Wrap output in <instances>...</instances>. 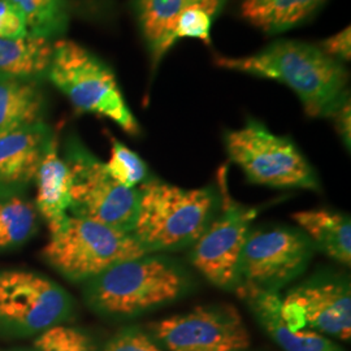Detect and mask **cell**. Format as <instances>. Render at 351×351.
<instances>
[{
    "mask_svg": "<svg viewBox=\"0 0 351 351\" xmlns=\"http://www.w3.org/2000/svg\"><path fill=\"white\" fill-rule=\"evenodd\" d=\"M71 294L49 277L23 269L0 271V329L33 336L62 326L73 315Z\"/></svg>",
    "mask_w": 351,
    "mask_h": 351,
    "instance_id": "obj_9",
    "label": "cell"
},
{
    "mask_svg": "<svg viewBox=\"0 0 351 351\" xmlns=\"http://www.w3.org/2000/svg\"><path fill=\"white\" fill-rule=\"evenodd\" d=\"M219 203L220 195L213 186L185 189L147 180L139 186L133 234L147 254L186 249L211 223Z\"/></svg>",
    "mask_w": 351,
    "mask_h": 351,
    "instance_id": "obj_3",
    "label": "cell"
},
{
    "mask_svg": "<svg viewBox=\"0 0 351 351\" xmlns=\"http://www.w3.org/2000/svg\"><path fill=\"white\" fill-rule=\"evenodd\" d=\"M47 75L77 111L110 119L132 137L141 134L112 71L81 45L65 39L52 45Z\"/></svg>",
    "mask_w": 351,
    "mask_h": 351,
    "instance_id": "obj_4",
    "label": "cell"
},
{
    "mask_svg": "<svg viewBox=\"0 0 351 351\" xmlns=\"http://www.w3.org/2000/svg\"><path fill=\"white\" fill-rule=\"evenodd\" d=\"M213 62L224 69L284 84L298 97L306 114L315 119L329 117L349 93L343 64L306 42L278 40L252 55L217 56Z\"/></svg>",
    "mask_w": 351,
    "mask_h": 351,
    "instance_id": "obj_1",
    "label": "cell"
},
{
    "mask_svg": "<svg viewBox=\"0 0 351 351\" xmlns=\"http://www.w3.org/2000/svg\"><path fill=\"white\" fill-rule=\"evenodd\" d=\"M7 351H29V350H7Z\"/></svg>",
    "mask_w": 351,
    "mask_h": 351,
    "instance_id": "obj_30",
    "label": "cell"
},
{
    "mask_svg": "<svg viewBox=\"0 0 351 351\" xmlns=\"http://www.w3.org/2000/svg\"><path fill=\"white\" fill-rule=\"evenodd\" d=\"M152 333L168 351H246L251 343L239 310L228 303L167 317L152 324Z\"/></svg>",
    "mask_w": 351,
    "mask_h": 351,
    "instance_id": "obj_12",
    "label": "cell"
},
{
    "mask_svg": "<svg viewBox=\"0 0 351 351\" xmlns=\"http://www.w3.org/2000/svg\"><path fill=\"white\" fill-rule=\"evenodd\" d=\"M216 14L207 8L195 5L182 13L176 21L171 40L175 45L177 40L193 38L204 42L206 45L211 43V27Z\"/></svg>",
    "mask_w": 351,
    "mask_h": 351,
    "instance_id": "obj_25",
    "label": "cell"
},
{
    "mask_svg": "<svg viewBox=\"0 0 351 351\" xmlns=\"http://www.w3.org/2000/svg\"><path fill=\"white\" fill-rule=\"evenodd\" d=\"M258 324L282 351H345L333 339L310 329H291L281 315L280 293L251 288L234 289Z\"/></svg>",
    "mask_w": 351,
    "mask_h": 351,
    "instance_id": "obj_14",
    "label": "cell"
},
{
    "mask_svg": "<svg viewBox=\"0 0 351 351\" xmlns=\"http://www.w3.org/2000/svg\"><path fill=\"white\" fill-rule=\"evenodd\" d=\"M34 181L37 184L36 208L49 224L52 233L69 216L72 189V175L68 164L59 154L56 134L43 155Z\"/></svg>",
    "mask_w": 351,
    "mask_h": 351,
    "instance_id": "obj_16",
    "label": "cell"
},
{
    "mask_svg": "<svg viewBox=\"0 0 351 351\" xmlns=\"http://www.w3.org/2000/svg\"><path fill=\"white\" fill-rule=\"evenodd\" d=\"M224 145L229 160L254 185L320 190L314 167L297 145L272 133L261 121L249 119L241 129L226 132Z\"/></svg>",
    "mask_w": 351,
    "mask_h": 351,
    "instance_id": "obj_6",
    "label": "cell"
},
{
    "mask_svg": "<svg viewBox=\"0 0 351 351\" xmlns=\"http://www.w3.org/2000/svg\"><path fill=\"white\" fill-rule=\"evenodd\" d=\"M333 119L336 130L339 137L342 139L345 147L350 150L351 146V110H350V95L349 93L339 101L335 111L329 116Z\"/></svg>",
    "mask_w": 351,
    "mask_h": 351,
    "instance_id": "obj_29",
    "label": "cell"
},
{
    "mask_svg": "<svg viewBox=\"0 0 351 351\" xmlns=\"http://www.w3.org/2000/svg\"><path fill=\"white\" fill-rule=\"evenodd\" d=\"M108 175L125 188L137 189L149 178V167L137 152L111 137V158L106 163Z\"/></svg>",
    "mask_w": 351,
    "mask_h": 351,
    "instance_id": "obj_23",
    "label": "cell"
},
{
    "mask_svg": "<svg viewBox=\"0 0 351 351\" xmlns=\"http://www.w3.org/2000/svg\"><path fill=\"white\" fill-rule=\"evenodd\" d=\"M145 254L133 233L71 215L42 250L46 263L75 284H85L113 264Z\"/></svg>",
    "mask_w": 351,
    "mask_h": 351,
    "instance_id": "obj_5",
    "label": "cell"
},
{
    "mask_svg": "<svg viewBox=\"0 0 351 351\" xmlns=\"http://www.w3.org/2000/svg\"><path fill=\"white\" fill-rule=\"evenodd\" d=\"M52 45L45 38H0V73L36 80L47 73Z\"/></svg>",
    "mask_w": 351,
    "mask_h": 351,
    "instance_id": "obj_20",
    "label": "cell"
},
{
    "mask_svg": "<svg viewBox=\"0 0 351 351\" xmlns=\"http://www.w3.org/2000/svg\"><path fill=\"white\" fill-rule=\"evenodd\" d=\"M36 351H97L93 339L73 326H55L42 332L34 342Z\"/></svg>",
    "mask_w": 351,
    "mask_h": 351,
    "instance_id": "obj_24",
    "label": "cell"
},
{
    "mask_svg": "<svg viewBox=\"0 0 351 351\" xmlns=\"http://www.w3.org/2000/svg\"><path fill=\"white\" fill-rule=\"evenodd\" d=\"M64 160L72 175L69 215L133 233L138 213L139 188L116 182L94 154L71 137Z\"/></svg>",
    "mask_w": 351,
    "mask_h": 351,
    "instance_id": "obj_7",
    "label": "cell"
},
{
    "mask_svg": "<svg viewBox=\"0 0 351 351\" xmlns=\"http://www.w3.org/2000/svg\"><path fill=\"white\" fill-rule=\"evenodd\" d=\"M319 49L329 58L342 62H350L351 58V32L350 26L342 29L337 34L326 38L320 45Z\"/></svg>",
    "mask_w": 351,
    "mask_h": 351,
    "instance_id": "obj_28",
    "label": "cell"
},
{
    "mask_svg": "<svg viewBox=\"0 0 351 351\" xmlns=\"http://www.w3.org/2000/svg\"><path fill=\"white\" fill-rule=\"evenodd\" d=\"M226 0H137L136 12L141 33L150 52L154 66L172 49L171 36L178 17L191 7L201 5L216 16Z\"/></svg>",
    "mask_w": 351,
    "mask_h": 351,
    "instance_id": "obj_15",
    "label": "cell"
},
{
    "mask_svg": "<svg viewBox=\"0 0 351 351\" xmlns=\"http://www.w3.org/2000/svg\"><path fill=\"white\" fill-rule=\"evenodd\" d=\"M37 208L19 195L0 198V251L23 246L37 232Z\"/></svg>",
    "mask_w": 351,
    "mask_h": 351,
    "instance_id": "obj_21",
    "label": "cell"
},
{
    "mask_svg": "<svg viewBox=\"0 0 351 351\" xmlns=\"http://www.w3.org/2000/svg\"><path fill=\"white\" fill-rule=\"evenodd\" d=\"M21 13L29 37L50 38L63 34L68 25L66 0H8Z\"/></svg>",
    "mask_w": 351,
    "mask_h": 351,
    "instance_id": "obj_22",
    "label": "cell"
},
{
    "mask_svg": "<svg viewBox=\"0 0 351 351\" xmlns=\"http://www.w3.org/2000/svg\"><path fill=\"white\" fill-rule=\"evenodd\" d=\"M45 97L37 82L0 73V134L43 121Z\"/></svg>",
    "mask_w": 351,
    "mask_h": 351,
    "instance_id": "obj_18",
    "label": "cell"
},
{
    "mask_svg": "<svg viewBox=\"0 0 351 351\" xmlns=\"http://www.w3.org/2000/svg\"><path fill=\"white\" fill-rule=\"evenodd\" d=\"M326 0H245L242 17L268 34L287 32L313 16Z\"/></svg>",
    "mask_w": 351,
    "mask_h": 351,
    "instance_id": "obj_19",
    "label": "cell"
},
{
    "mask_svg": "<svg viewBox=\"0 0 351 351\" xmlns=\"http://www.w3.org/2000/svg\"><path fill=\"white\" fill-rule=\"evenodd\" d=\"M103 351H163V349L138 328H125L106 343Z\"/></svg>",
    "mask_w": 351,
    "mask_h": 351,
    "instance_id": "obj_26",
    "label": "cell"
},
{
    "mask_svg": "<svg viewBox=\"0 0 351 351\" xmlns=\"http://www.w3.org/2000/svg\"><path fill=\"white\" fill-rule=\"evenodd\" d=\"M226 188L220 180V211L191 246L189 262L213 287L233 290L239 255L258 210L230 198Z\"/></svg>",
    "mask_w": 351,
    "mask_h": 351,
    "instance_id": "obj_11",
    "label": "cell"
},
{
    "mask_svg": "<svg viewBox=\"0 0 351 351\" xmlns=\"http://www.w3.org/2000/svg\"><path fill=\"white\" fill-rule=\"evenodd\" d=\"M53 137L45 121L0 134V198L19 195L34 181Z\"/></svg>",
    "mask_w": 351,
    "mask_h": 351,
    "instance_id": "obj_13",
    "label": "cell"
},
{
    "mask_svg": "<svg viewBox=\"0 0 351 351\" xmlns=\"http://www.w3.org/2000/svg\"><path fill=\"white\" fill-rule=\"evenodd\" d=\"M314 252V245L301 229L251 226L239 255L234 289L280 293L306 271Z\"/></svg>",
    "mask_w": 351,
    "mask_h": 351,
    "instance_id": "obj_8",
    "label": "cell"
},
{
    "mask_svg": "<svg viewBox=\"0 0 351 351\" xmlns=\"http://www.w3.org/2000/svg\"><path fill=\"white\" fill-rule=\"evenodd\" d=\"M281 315L291 329H310L326 337L350 341V277L328 269L306 277L282 298Z\"/></svg>",
    "mask_w": 351,
    "mask_h": 351,
    "instance_id": "obj_10",
    "label": "cell"
},
{
    "mask_svg": "<svg viewBox=\"0 0 351 351\" xmlns=\"http://www.w3.org/2000/svg\"><path fill=\"white\" fill-rule=\"evenodd\" d=\"M27 36L21 13L8 0H0V38L19 39Z\"/></svg>",
    "mask_w": 351,
    "mask_h": 351,
    "instance_id": "obj_27",
    "label": "cell"
},
{
    "mask_svg": "<svg viewBox=\"0 0 351 351\" xmlns=\"http://www.w3.org/2000/svg\"><path fill=\"white\" fill-rule=\"evenodd\" d=\"M294 221L314 245L332 261L350 267L351 220L348 213L332 210H308L293 215Z\"/></svg>",
    "mask_w": 351,
    "mask_h": 351,
    "instance_id": "obj_17",
    "label": "cell"
},
{
    "mask_svg": "<svg viewBox=\"0 0 351 351\" xmlns=\"http://www.w3.org/2000/svg\"><path fill=\"white\" fill-rule=\"evenodd\" d=\"M184 265L164 254H145L113 264L84 287V298L98 314L134 317L171 304L190 293Z\"/></svg>",
    "mask_w": 351,
    "mask_h": 351,
    "instance_id": "obj_2",
    "label": "cell"
}]
</instances>
